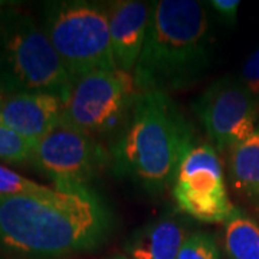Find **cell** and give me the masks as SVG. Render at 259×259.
<instances>
[{"label": "cell", "instance_id": "cell-13", "mask_svg": "<svg viewBox=\"0 0 259 259\" xmlns=\"http://www.w3.org/2000/svg\"><path fill=\"white\" fill-rule=\"evenodd\" d=\"M229 167L235 189L259 206V125L248 139L232 148Z\"/></svg>", "mask_w": 259, "mask_h": 259}, {"label": "cell", "instance_id": "cell-12", "mask_svg": "<svg viewBox=\"0 0 259 259\" xmlns=\"http://www.w3.org/2000/svg\"><path fill=\"white\" fill-rule=\"evenodd\" d=\"M187 239L183 225L164 218L136 232L127 243L130 259H177Z\"/></svg>", "mask_w": 259, "mask_h": 259}, {"label": "cell", "instance_id": "cell-3", "mask_svg": "<svg viewBox=\"0 0 259 259\" xmlns=\"http://www.w3.org/2000/svg\"><path fill=\"white\" fill-rule=\"evenodd\" d=\"M192 143L190 124L168 94L140 93L131 107L128 124L112 147L114 171L148 192H164L175 185Z\"/></svg>", "mask_w": 259, "mask_h": 259}, {"label": "cell", "instance_id": "cell-4", "mask_svg": "<svg viewBox=\"0 0 259 259\" xmlns=\"http://www.w3.org/2000/svg\"><path fill=\"white\" fill-rule=\"evenodd\" d=\"M0 81L8 94L48 93L64 104L74 85L44 28L13 6H0Z\"/></svg>", "mask_w": 259, "mask_h": 259}, {"label": "cell", "instance_id": "cell-6", "mask_svg": "<svg viewBox=\"0 0 259 259\" xmlns=\"http://www.w3.org/2000/svg\"><path fill=\"white\" fill-rule=\"evenodd\" d=\"M134 76L121 71H102L74 81L64 104L61 122L93 137L112 130L139 97Z\"/></svg>", "mask_w": 259, "mask_h": 259}, {"label": "cell", "instance_id": "cell-9", "mask_svg": "<svg viewBox=\"0 0 259 259\" xmlns=\"http://www.w3.org/2000/svg\"><path fill=\"white\" fill-rule=\"evenodd\" d=\"M105 161V153L93 137L59 124L36 143L32 163L58 189H87Z\"/></svg>", "mask_w": 259, "mask_h": 259}, {"label": "cell", "instance_id": "cell-11", "mask_svg": "<svg viewBox=\"0 0 259 259\" xmlns=\"http://www.w3.org/2000/svg\"><path fill=\"white\" fill-rule=\"evenodd\" d=\"M64 101L48 93L9 94L0 107V121L10 130L39 141L61 124Z\"/></svg>", "mask_w": 259, "mask_h": 259}, {"label": "cell", "instance_id": "cell-20", "mask_svg": "<svg viewBox=\"0 0 259 259\" xmlns=\"http://www.w3.org/2000/svg\"><path fill=\"white\" fill-rule=\"evenodd\" d=\"M9 94L6 93V90H5V87H3V83H2V81H0V107H2V104L5 102V100H6V97H8Z\"/></svg>", "mask_w": 259, "mask_h": 259}, {"label": "cell", "instance_id": "cell-19", "mask_svg": "<svg viewBox=\"0 0 259 259\" xmlns=\"http://www.w3.org/2000/svg\"><path fill=\"white\" fill-rule=\"evenodd\" d=\"M239 5H241L239 0H212L210 2V6L218 12V15L229 23L235 22Z\"/></svg>", "mask_w": 259, "mask_h": 259}, {"label": "cell", "instance_id": "cell-7", "mask_svg": "<svg viewBox=\"0 0 259 259\" xmlns=\"http://www.w3.org/2000/svg\"><path fill=\"white\" fill-rule=\"evenodd\" d=\"M179 207L196 221L226 222L233 212L218 150L212 144L193 146L186 154L173 185Z\"/></svg>", "mask_w": 259, "mask_h": 259}, {"label": "cell", "instance_id": "cell-14", "mask_svg": "<svg viewBox=\"0 0 259 259\" xmlns=\"http://www.w3.org/2000/svg\"><path fill=\"white\" fill-rule=\"evenodd\" d=\"M223 242L229 259H259V223L235 207L225 222Z\"/></svg>", "mask_w": 259, "mask_h": 259}, {"label": "cell", "instance_id": "cell-2", "mask_svg": "<svg viewBox=\"0 0 259 259\" xmlns=\"http://www.w3.org/2000/svg\"><path fill=\"white\" fill-rule=\"evenodd\" d=\"M212 61V29L202 3H151L147 37L134 81L140 93H168L199 81Z\"/></svg>", "mask_w": 259, "mask_h": 259}, {"label": "cell", "instance_id": "cell-1", "mask_svg": "<svg viewBox=\"0 0 259 259\" xmlns=\"http://www.w3.org/2000/svg\"><path fill=\"white\" fill-rule=\"evenodd\" d=\"M108 231L110 214L88 189L0 196V249L10 253L64 258L95 249Z\"/></svg>", "mask_w": 259, "mask_h": 259}, {"label": "cell", "instance_id": "cell-8", "mask_svg": "<svg viewBox=\"0 0 259 259\" xmlns=\"http://www.w3.org/2000/svg\"><path fill=\"white\" fill-rule=\"evenodd\" d=\"M194 108L218 151H231L258 127V102L239 78L225 76L214 81Z\"/></svg>", "mask_w": 259, "mask_h": 259}, {"label": "cell", "instance_id": "cell-17", "mask_svg": "<svg viewBox=\"0 0 259 259\" xmlns=\"http://www.w3.org/2000/svg\"><path fill=\"white\" fill-rule=\"evenodd\" d=\"M45 189L47 186L39 185L36 182H32L26 177L20 176L8 167L0 166V196L37 193Z\"/></svg>", "mask_w": 259, "mask_h": 259}, {"label": "cell", "instance_id": "cell-10", "mask_svg": "<svg viewBox=\"0 0 259 259\" xmlns=\"http://www.w3.org/2000/svg\"><path fill=\"white\" fill-rule=\"evenodd\" d=\"M107 10L117 69L133 75L147 37L151 5L139 0H118L110 3Z\"/></svg>", "mask_w": 259, "mask_h": 259}, {"label": "cell", "instance_id": "cell-18", "mask_svg": "<svg viewBox=\"0 0 259 259\" xmlns=\"http://www.w3.org/2000/svg\"><path fill=\"white\" fill-rule=\"evenodd\" d=\"M239 81L243 87L249 91V94L259 101V48L248 58V61L243 64L241 71Z\"/></svg>", "mask_w": 259, "mask_h": 259}, {"label": "cell", "instance_id": "cell-15", "mask_svg": "<svg viewBox=\"0 0 259 259\" xmlns=\"http://www.w3.org/2000/svg\"><path fill=\"white\" fill-rule=\"evenodd\" d=\"M36 143L22 137L0 121V160L8 163L32 161Z\"/></svg>", "mask_w": 259, "mask_h": 259}, {"label": "cell", "instance_id": "cell-5", "mask_svg": "<svg viewBox=\"0 0 259 259\" xmlns=\"http://www.w3.org/2000/svg\"><path fill=\"white\" fill-rule=\"evenodd\" d=\"M44 30L72 81L102 71H118L114 61L108 10L85 0L49 2Z\"/></svg>", "mask_w": 259, "mask_h": 259}, {"label": "cell", "instance_id": "cell-21", "mask_svg": "<svg viewBox=\"0 0 259 259\" xmlns=\"http://www.w3.org/2000/svg\"><path fill=\"white\" fill-rule=\"evenodd\" d=\"M110 259H130L128 256H124V255H115V256H112Z\"/></svg>", "mask_w": 259, "mask_h": 259}, {"label": "cell", "instance_id": "cell-16", "mask_svg": "<svg viewBox=\"0 0 259 259\" xmlns=\"http://www.w3.org/2000/svg\"><path fill=\"white\" fill-rule=\"evenodd\" d=\"M177 259H221V255L212 236L197 232L186 239Z\"/></svg>", "mask_w": 259, "mask_h": 259}]
</instances>
